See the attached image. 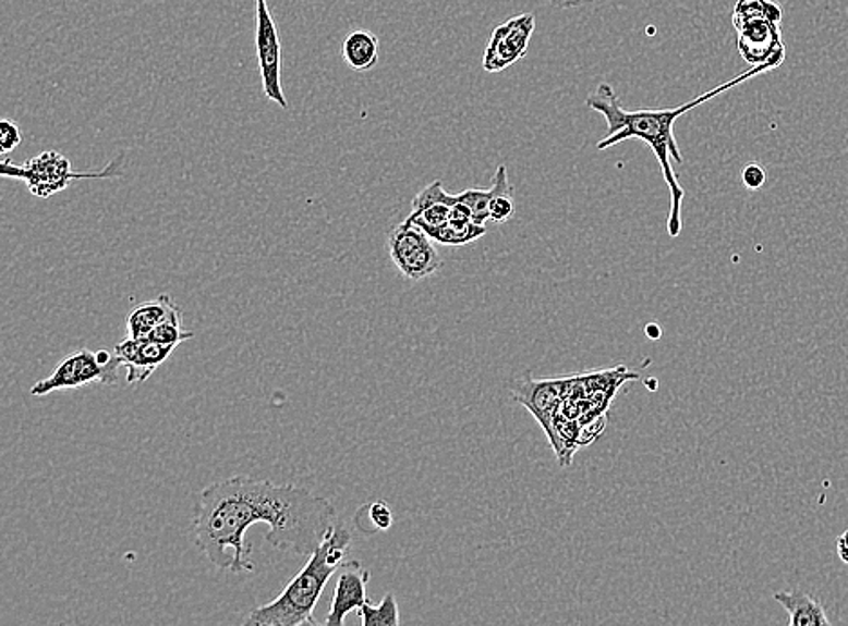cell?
<instances>
[{"label":"cell","mask_w":848,"mask_h":626,"mask_svg":"<svg viewBox=\"0 0 848 626\" xmlns=\"http://www.w3.org/2000/svg\"><path fill=\"white\" fill-rule=\"evenodd\" d=\"M514 192H501V194L494 197L490 202V211H488V219L496 222V224H504L514 217L516 206L514 199H512Z\"/></svg>","instance_id":"cell-23"},{"label":"cell","mask_w":848,"mask_h":626,"mask_svg":"<svg viewBox=\"0 0 848 626\" xmlns=\"http://www.w3.org/2000/svg\"><path fill=\"white\" fill-rule=\"evenodd\" d=\"M738 32V51L751 67L776 69L784 63L785 44L779 22L753 19L735 27Z\"/></svg>","instance_id":"cell-10"},{"label":"cell","mask_w":848,"mask_h":626,"mask_svg":"<svg viewBox=\"0 0 848 626\" xmlns=\"http://www.w3.org/2000/svg\"><path fill=\"white\" fill-rule=\"evenodd\" d=\"M350 545L351 532L337 524L320 548L308 556V564L287 585V589L270 603L250 611L243 617L244 625L317 626L313 611L329 578L344 564Z\"/></svg>","instance_id":"cell-3"},{"label":"cell","mask_w":848,"mask_h":626,"mask_svg":"<svg viewBox=\"0 0 848 626\" xmlns=\"http://www.w3.org/2000/svg\"><path fill=\"white\" fill-rule=\"evenodd\" d=\"M255 49H257V63L263 79V93L276 106L288 109L290 106L281 84V40L266 0H255Z\"/></svg>","instance_id":"cell-7"},{"label":"cell","mask_w":848,"mask_h":626,"mask_svg":"<svg viewBox=\"0 0 848 626\" xmlns=\"http://www.w3.org/2000/svg\"><path fill=\"white\" fill-rule=\"evenodd\" d=\"M120 367L122 365L114 353H107V351L93 353L89 348H80L62 359L53 375L33 384L29 394L44 397L51 392L75 390L93 383L117 384Z\"/></svg>","instance_id":"cell-5"},{"label":"cell","mask_w":848,"mask_h":626,"mask_svg":"<svg viewBox=\"0 0 848 626\" xmlns=\"http://www.w3.org/2000/svg\"><path fill=\"white\" fill-rule=\"evenodd\" d=\"M387 249L403 279L420 282L441 268L433 238L419 226L403 221L387 235Z\"/></svg>","instance_id":"cell-6"},{"label":"cell","mask_w":848,"mask_h":626,"mask_svg":"<svg viewBox=\"0 0 848 626\" xmlns=\"http://www.w3.org/2000/svg\"><path fill=\"white\" fill-rule=\"evenodd\" d=\"M546 2L562 10V8H578V5L589 4L592 0H546Z\"/></svg>","instance_id":"cell-27"},{"label":"cell","mask_w":848,"mask_h":626,"mask_svg":"<svg viewBox=\"0 0 848 626\" xmlns=\"http://www.w3.org/2000/svg\"><path fill=\"white\" fill-rule=\"evenodd\" d=\"M22 143L21 126L13 120H2L0 122V152L10 154Z\"/></svg>","instance_id":"cell-24"},{"label":"cell","mask_w":848,"mask_h":626,"mask_svg":"<svg viewBox=\"0 0 848 626\" xmlns=\"http://www.w3.org/2000/svg\"><path fill=\"white\" fill-rule=\"evenodd\" d=\"M123 154L117 159H112L107 164L106 170L101 172H75L70 159L57 152V150H46L29 159L26 163H11L10 159H4L0 163V172L4 177L26 183L27 189L35 197L48 199L51 195L60 194L62 189L80 180H117L123 175Z\"/></svg>","instance_id":"cell-4"},{"label":"cell","mask_w":848,"mask_h":626,"mask_svg":"<svg viewBox=\"0 0 848 626\" xmlns=\"http://www.w3.org/2000/svg\"><path fill=\"white\" fill-rule=\"evenodd\" d=\"M767 181V174H765L764 167H760L759 163H748L742 170V183L746 188L760 189L765 185Z\"/></svg>","instance_id":"cell-25"},{"label":"cell","mask_w":848,"mask_h":626,"mask_svg":"<svg viewBox=\"0 0 848 626\" xmlns=\"http://www.w3.org/2000/svg\"><path fill=\"white\" fill-rule=\"evenodd\" d=\"M771 71L765 65L751 67L748 73L738 74L737 78L729 79L726 84L718 85L715 89L696 96L694 100L688 101L685 106L675 107V109H663V111H626L620 103L616 89L608 82L597 85V89L586 98V106L592 111L599 112L606 120L608 131L605 139L597 143V150H608L617 143L626 139H639L646 143L655 154L661 170H663L664 181L671 195V206H669L668 216V235L671 238L679 237L682 232V202H685L686 192L679 183V175L675 174L674 164H682V154L679 145L675 142V123L680 118L686 116L688 112L693 111L694 107L702 106L705 101L713 100L716 96L726 93V90L743 84L746 79L759 76V74Z\"/></svg>","instance_id":"cell-2"},{"label":"cell","mask_w":848,"mask_h":626,"mask_svg":"<svg viewBox=\"0 0 848 626\" xmlns=\"http://www.w3.org/2000/svg\"><path fill=\"white\" fill-rule=\"evenodd\" d=\"M359 617H361L362 625L364 626L400 625V612H398L397 598H395L392 592H387V594L384 596L380 605H372L370 601H366V603L359 609Z\"/></svg>","instance_id":"cell-20"},{"label":"cell","mask_w":848,"mask_h":626,"mask_svg":"<svg viewBox=\"0 0 848 626\" xmlns=\"http://www.w3.org/2000/svg\"><path fill=\"white\" fill-rule=\"evenodd\" d=\"M570 381L572 379H543V381L526 379L516 384L512 390L514 400L526 406L545 430L559 461L562 457V444L556 432V417L561 410L565 394L570 389Z\"/></svg>","instance_id":"cell-8"},{"label":"cell","mask_w":848,"mask_h":626,"mask_svg":"<svg viewBox=\"0 0 848 626\" xmlns=\"http://www.w3.org/2000/svg\"><path fill=\"white\" fill-rule=\"evenodd\" d=\"M342 59L353 71H370L378 62V38L366 29L351 32L342 44Z\"/></svg>","instance_id":"cell-18"},{"label":"cell","mask_w":848,"mask_h":626,"mask_svg":"<svg viewBox=\"0 0 848 626\" xmlns=\"http://www.w3.org/2000/svg\"><path fill=\"white\" fill-rule=\"evenodd\" d=\"M458 202L457 195L449 194L444 189L441 181H433L429 186H425L413 199L411 213L405 221L409 224L419 226L422 232L433 237V233L438 232L440 228L446 226L451 219L452 208Z\"/></svg>","instance_id":"cell-13"},{"label":"cell","mask_w":848,"mask_h":626,"mask_svg":"<svg viewBox=\"0 0 848 626\" xmlns=\"http://www.w3.org/2000/svg\"><path fill=\"white\" fill-rule=\"evenodd\" d=\"M501 192H514V188H512V185L509 183V175H507V167H505V164H499V169L496 170L494 183L490 188L465 189L462 194H458V199L462 200L463 205L469 206V210H471L472 213V221L485 226V222L488 221L490 202H493L494 197L501 194Z\"/></svg>","instance_id":"cell-17"},{"label":"cell","mask_w":848,"mask_h":626,"mask_svg":"<svg viewBox=\"0 0 848 626\" xmlns=\"http://www.w3.org/2000/svg\"><path fill=\"white\" fill-rule=\"evenodd\" d=\"M836 553L844 564L848 565V529L836 540Z\"/></svg>","instance_id":"cell-26"},{"label":"cell","mask_w":848,"mask_h":626,"mask_svg":"<svg viewBox=\"0 0 848 626\" xmlns=\"http://www.w3.org/2000/svg\"><path fill=\"white\" fill-rule=\"evenodd\" d=\"M753 19H771L774 22H782L784 10L776 0H737V5L732 11V26H740L743 22L753 21Z\"/></svg>","instance_id":"cell-19"},{"label":"cell","mask_w":848,"mask_h":626,"mask_svg":"<svg viewBox=\"0 0 848 626\" xmlns=\"http://www.w3.org/2000/svg\"><path fill=\"white\" fill-rule=\"evenodd\" d=\"M773 598L789 614V626L831 625L825 606L803 590H782L774 592Z\"/></svg>","instance_id":"cell-14"},{"label":"cell","mask_w":848,"mask_h":626,"mask_svg":"<svg viewBox=\"0 0 848 626\" xmlns=\"http://www.w3.org/2000/svg\"><path fill=\"white\" fill-rule=\"evenodd\" d=\"M483 235H487V228L472 221L469 206L463 205L462 200L458 199L457 205L452 208L449 222L438 232L433 233L431 238L438 244H444V246H465V244L482 238Z\"/></svg>","instance_id":"cell-15"},{"label":"cell","mask_w":848,"mask_h":626,"mask_svg":"<svg viewBox=\"0 0 848 626\" xmlns=\"http://www.w3.org/2000/svg\"><path fill=\"white\" fill-rule=\"evenodd\" d=\"M175 345H163L150 337H125L114 347V356L128 369L125 381L129 384H140L147 381L156 370L172 356Z\"/></svg>","instance_id":"cell-11"},{"label":"cell","mask_w":848,"mask_h":626,"mask_svg":"<svg viewBox=\"0 0 848 626\" xmlns=\"http://www.w3.org/2000/svg\"><path fill=\"white\" fill-rule=\"evenodd\" d=\"M644 331H646V336L650 337V340H661V337H663V329H661L658 323H647Z\"/></svg>","instance_id":"cell-28"},{"label":"cell","mask_w":848,"mask_h":626,"mask_svg":"<svg viewBox=\"0 0 848 626\" xmlns=\"http://www.w3.org/2000/svg\"><path fill=\"white\" fill-rule=\"evenodd\" d=\"M392 520H395V516H392L391 507L383 501L364 505V507L356 511L355 515V524L361 531H364L366 524H370L366 535H375V532L391 529Z\"/></svg>","instance_id":"cell-21"},{"label":"cell","mask_w":848,"mask_h":626,"mask_svg":"<svg viewBox=\"0 0 848 626\" xmlns=\"http://www.w3.org/2000/svg\"><path fill=\"white\" fill-rule=\"evenodd\" d=\"M534 29H536V16L532 13L512 16L498 27H494L493 37L483 53V69L487 73H501L521 59H525Z\"/></svg>","instance_id":"cell-9"},{"label":"cell","mask_w":848,"mask_h":626,"mask_svg":"<svg viewBox=\"0 0 848 626\" xmlns=\"http://www.w3.org/2000/svg\"><path fill=\"white\" fill-rule=\"evenodd\" d=\"M370 578H372L370 570L362 567L361 562H356V560L340 565L339 578L335 584L334 600H331L328 617L324 619V625H344L346 616L350 612L359 611L366 603Z\"/></svg>","instance_id":"cell-12"},{"label":"cell","mask_w":848,"mask_h":626,"mask_svg":"<svg viewBox=\"0 0 848 626\" xmlns=\"http://www.w3.org/2000/svg\"><path fill=\"white\" fill-rule=\"evenodd\" d=\"M180 306L172 302L169 295H159L155 300L144 302L134 307L128 316V336L144 337L155 331L159 323H163Z\"/></svg>","instance_id":"cell-16"},{"label":"cell","mask_w":848,"mask_h":626,"mask_svg":"<svg viewBox=\"0 0 848 626\" xmlns=\"http://www.w3.org/2000/svg\"><path fill=\"white\" fill-rule=\"evenodd\" d=\"M334 504L301 486L230 477L202 491L194 513V542L205 559L229 573H254L246 532L270 527L266 540L284 553L312 556L334 531Z\"/></svg>","instance_id":"cell-1"},{"label":"cell","mask_w":848,"mask_h":626,"mask_svg":"<svg viewBox=\"0 0 848 626\" xmlns=\"http://www.w3.org/2000/svg\"><path fill=\"white\" fill-rule=\"evenodd\" d=\"M147 337L155 340V342L163 343V345H175V347H178L180 343L194 337V332L185 331V329H183V311H181L180 307V309L172 312L163 323H159L155 331L149 332Z\"/></svg>","instance_id":"cell-22"}]
</instances>
